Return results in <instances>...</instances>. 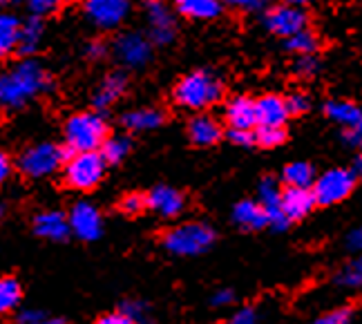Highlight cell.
<instances>
[{
	"label": "cell",
	"mask_w": 362,
	"mask_h": 324,
	"mask_svg": "<svg viewBox=\"0 0 362 324\" xmlns=\"http://www.w3.org/2000/svg\"><path fill=\"white\" fill-rule=\"evenodd\" d=\"M215 244V231L204 221L179 224L163 235V246L177 258H194L202 255Z\"/></svg>",
	"instance_id": "obj_4"
},
{
	"label": "cell",
	"mask_w": 362,
	"mask_h": 324,
	"mask_svg": "<svg viewBox=\"0 0 362 324\" xmlns=\"http://www.w3.org/2000/svg\"><path fill=\"white\" fill-rule=\"evenodd\" d=\"M105 161L99 152H74L63 163V179L72 190H92L103 181Z\"/></svg>",
	"instance_id": "obj_5"
},
{
	"label": "cell",
	"mask_w": 362,
	"mask_h": 324,
	"mask_svg": "<svg viewBox=\"0 0 362 324\" xmlns=\"http://www.w3.org/2000/svg\"><path fill=\"white\" fill-rule=\"evenodd\" d=\"M358 175L362 177V154H360V157H358Z\"/></svg>",
	"instance_id": "obj_51"
},
{
	"label": "cell",
	"mask_w": 362,
	"mask_h": 324,
	"mask_svg": "<svg viewBox=\"0 0 362 324\" xmlns=\"http://www.w3.org/2000/svg\"><path fill=\"white\" fill-rule=\"evenodd\" d=\"M356 188V173L349 168H331L325 175L315 177L311 192L317 206H333L349 197Z\"/></svg>",
	"instance_id": "obj_6"
},
{
	"label": "cell",
	"mask_w": 362,
	"mask_h": 324,
	"mask_svg": "<svg viewBox=\"0 0 362 324\" xmlns=\"http://www.w3.org/2000/svg\"><path fill=\"white\" fill-rule=\"evenodd\" d=\"M284 5H296V7H304L306 3H311V0H282Z\"/></svg>",
	"instance_id": "obj_49"
},
{
	"label": "cell",
	"mask_w": 362,
	"mask_h": 324,
	"mask_svg": "<svg viewBox=\"0 0 362 324\" xmlns=\"http://www.w3.org/2000/svg\"><path fill=\"white\" fill-rule=\"evenodd\" d=\"M61 0H27V7L34 13V16L43 18V16H49V13L59 7Z\"/></svg>",
	"instance_id": "obj_38"
},
{
	"label": "cell",
	"mask_w": 362,
	"mask_h": 324,
	"mask_svg": "<svg viewBox=\"0 0 362 324\" xmlns=\"http://www.w3.org/2000/svg\"><path fill=\"white\" fill-rule=\"evenodd\" d=\"M3 215H5V206L0 204V219H3Z\"/></svg>",
	"instance_id": "obj_52"
},
{
	"label": "cell",
	"mask_w": 362,
	"mask_h": 324,
	"mask_svg": "<svg viewBox=\"0 0 362 324\" xmlns=\"http://www.w3.org/2000/svg\"><path fill=\"white\" fill-rule=\"evenodd\" d=\"M144 208H148V204H146V195L141 192H130L121 199V210L125 215H139L144 213Z\"/></svg>",
	"instance_id": "obj_36"
},
{
	"label": "cell",
	"mask_w": 362,
	"mask_h": 324,
	"mask_svg": "<svg viewBox=\"0 0 362 324\" xmlns=\"http://www.w3.org/2000/svg\"><path fill=\"white\" fill-rule=\"evenodd\" d=\"M336 284L342 289H362V255L342 266L336 273Z\"/></svg>",
	"instance_id": "obj_29"
},
{
	"label": "cell",
	"mask_w": 362,
	"mask_h": 324,
	"mask_svg": "<svg viewBox=\"0 0 362 324\" xmlns=\"http://www.w3.org/2000/svg\"><path fill=\"white\" fill-rule=\"evenodd\" d=\"M130 152V141L125 139V137H110L103 141V146H101V157L105 163H119L125 159V154Z\"/></svg>",
	"instance_id": "obj_30"
},
{
	"label": "cell",
	"mask_w": 362,
	"mask_h": 324,
	"mask_svg": "<svg viewBox=\"0 0 362 324\" xmlns=\"http://www.w3.org/2000/svg\"><path fill=\"white\" fill-rule=\"evenodd\" d=\"M18 3H21V0H0V7H13Z\"/></svg>",
	"instance_id": "obj_50"
},
{
	"label": "cell",
	"mask_w": 362,
	"mask_h": 324,
	"mask_svg": "<svg viewBox=\"0 0 362 324\" xmlns=\"http://www.w3.org/2000/svg\"><path fill=\"white\" fill-rule=\"evenodd\" d=\"M286 139L284 128H255V144L262 148H277Z\"/></svg>",
	"instance_id": "obj_32"
},
{
	"label": "cell",
	"mask_w": 362,
	"mask_h": 324,
	"mask_svg": "<svg viewBox=\"0 0 362 324\" xmlns=\"http://www.w3.org/2000/svg\"><path fill=\"white\" fill-rule=\"evenodd\" d=\"M69 231H72L83 242H94V239L101 237L103 231V219L99 208L90 202H78L69 210Z\"/></svg>",
	"instance_id": "obj_13"
},
{
	"label": "cell",
	"mask_w": 362,
	"mask_h": 324,
	"mask_svg": "<svg viewBox=\"0 0 362 324\" xmlns=\"http://www.w3.org/2000/svg\"><path fill=\"white\" fill-rule=\"evenodd\" d=\"M264 27L280 38H291L304 30H309V16H306L304 7L282 3L264 13Z\"/></svg>",
	"instance_id": "obj_8"
},
{
	"label": "cell",
	"mask_w": 362,
	"mask_h": 324,
	"mask_svg": "<svg viewBox=\"0 0 362 324\" xmlns=\"http://www.w3.org/2000/svg\"><path fill=\"white\" fill-rule=\"evenodd\" d=\"M233 221L244 231H262L269 226L267 213H264L262 204L255 199H242L240 204H235Z\"/></svg>",
	"instance_id": "obj_19"
},
{
	"label": "cell",
	"mask_w": 362,
	"mask_h": 324,
	"mask_svg": "<svg viewBox=\"0 0 362 324\" xmlns=\"http://www.w3.org/2000/svg\"><path fill=\"white\" fill-rule=\"evenodd\" d=\"M63 3H81V0H63Z\"/></svg>",
	"instance_id": "obj_53"
},
{
	"label": "cell",
	"mask_w": 362,
	"mask_h": 324,
	"mask_svg": "<svg viewBox=\"0 0 362 324\" xmlns=\"http://www.w3.org/2000/svg\"><path fill=\"white\" fill-rule=\"evenodd\" d=\"M257 202L262 204L264 213H267L269 226L273 231H286L291 226V221L286 219L282 210V186L277 184V179L264 177L257 186Z\"/></svg>",
	"instance_id": "obj_12"
},
{
	"label": "cell",
	"mask_w": 362,
	"mask_h": 324,
	"mask_svg": "<svg viewBox=\"0 0 362 324\" xmlns=\"http://www.w3.org/2000/svg\"><path fill=\"white\" fill-rule=\"evenodd\" d=\"M121 311L125 316H130L134 322H139V320L144 318V313H146V304H141V302H125Z\"/></svg>",
	"instance_id": "obj_45"
},
{
	"label": "cell",
	"mask_w": 362,
	"mask_h": 324,
	"mask_svg": "<svg viewBox=\"0 0 362 324\" xmlns=\"http://www.w3.org/2000/svg\"><path fill=\"white\" fill-rule=\"evenodd\" d=\"M65 146L69 152H96L107 139V125L96 112H81L65 123Z\"/></svg>",
	"instance_id": "obj_3"
},
{
	"label": "cell",
	"mask_w": 362,
	"mask_h": 324,
	"mask_svg": "<svg viewBox=\"0 0 362 324\" xmlns=\"http://www.w3.org/2000/svg\"><path fill=\"white\" fill-rule=\"evenodd\" d=\"M23 300V289L18 279L13 277H0V313L13 311Z\"/></svg>",
	"instance_id": "obj_28"
},
{
	"label": "cell",
	"mask_w": 362,
	"mask_h": 324,
	"mask_svg": "<svg viewBox=\"0 0 362 324\" xmlns=\"http://www.w3.org/2000/svg\"><path fill=\"white\" fill-rule=\"evenodd\" d=\"M69 154L72 152L63 150L61 146L38 144V146H32L23 152L18 166L27 177L40 179V177H49L57 173L59 168H63V163L69 159Z\"/></svg>",
	"instance_id": "obj_7"
},
{
	"label": "cell",
	"mask_w": 362,
	"mask_h": 324,
	"mask_svg": "<svg viewBox=\"0 0 362 324\" xmlns=\"http://www.w3.org/2000/svg\"><path fill=\"white\" fill-rule=\"evenodd\" d=\"M34 231L43 239L63 242L69 237V219L61 210H43L34 217Z\"/></svg>",
	"instance_id": "obj_18"
},
{
	"label": "cell",
	"mask_w": 362,
	"mask_h": 324,
	"mask_svg": "<svg viewBox=\"0 0 362 324\" xmlns=\"http://www.w3.org/2000/svg\"><path fill=\"white\" fill-rule=\"evenodd\" d=\"M354 316V308L351 306H340V308H333V311L325 313L315 318L311 324H349Z\"/></svg>",
	"instance_id": "obj_34"
},
{
	"label": "cell",
	"mask_w": 362,
	"mask_h": 324,
	"mask_svg": "<svg viewBox=\"0 0 362 324\" xmlns=\"http://www.w3.org/2000/svg\"><path fill=\"white\" fill-rule=\"evenodd\" d=\"M125 88H128V76H125L123 72L107 74L99 83V88L94 90V105L99 108V110L115 105L121 98V94L125 92Z\"/></svg>",
	"instance_id": "obj_20"
},
{
	"label": "cell",
	"mask_w": 362,
	"mask_h": 324,
	"mask_svg": "<svg viewBox=\"0 0 362 324\" xmlns=\"http://www.w3.org/2000/svg\"><path fill=\"white\" fill-rule=\"evenodd\" d=\"M163 112L157 108H139L132 110L128 115H123V125L130 132H148V130H157L163 123Z\"/></svg>",
	"instance_id": "obj_23"
},
{
	"label": "cell",
	"mask_w": 362,
	"mask_h": 324,
	"mask_svg": "<svg viewBox=\"0 0 362 324\" xmlns=\"http://www.w3.org/2000/svg\"><path fill=\"white\" fill-rule=\"evenodd\" d=\"M221 96H224L221 81L213 72H206V69H197V72L186 74L173 90V98L179 108L197 110V112L213 108L215 103L221 101Z\"/></svg>",
	"instance_id": "obj_2"
},
{
	"label": "cell",
	"mask_w": 362,
	"mask_h": 324,
	"mask_svg": "<svg viewBox=\"0 0 362 324\" xmlns=\"http://www.w3.org/2000/svg\"><path fill=\"white\" fill-rule=\"evenodd\" d=\"M94 324H136L130 316H125L123 311H115V313H105L96 320Z\"/></svg>",
	"instance_id": "obj_43"
},
{
	"label": "cell",
	"mask_w": 362,
	"mask_h": 324,
	"mask_svg": "<svg viewBox=\"0 0 362 324\" xmlns=\"http://www.w3.org/2000/svg\"><path fill=\"white\" fill-rule=\"evenodd\" d=\"M115 56L123 67H144L152 59V43L144 34L125 32L115 40Z\"/></svg>",
	"instance_id": "obj_11"
},
{
	"label": "cell",
	"mask_w": 362,
	"mask_h": 324,
	"mask_svg": "<svg viewBox=\"0 0 362 324\" xmlns=\"http://www.w3.org/2000/svg\"><path fill=\"white\" fill-rule=\"evenodd\" d=\"M9 175H11V161L7 154L0 152V184H5Z\"/></svg>",
	"instance_id": "obj_48"
},
{
	"label": "cell",
	"mask_w": 362,
	"mask_h": 324,
	"mask_svg": "<svg viewBox=\"0 0 362 324\" xmlns=\"http://www.w3.org/2000/svg\"><path fill=\"white\" fill-rule=\"evenodd\" d=\"M43 34H45V25L38 16H32L30 21L21 23V32H18V52L23 56L36 54V50L43 43Z\"/></svg>",
	"instance_id": "obj_25"
},
{
	"label": "cell",
	"mask_w": 362,
	"mask_h": 324,
	"mask_svg": "<svg viewBox=\"0 0 362 324\" xmlns=\"http://www.w3.org/2000/svg\"><path fill=\"white\" fill-rule=\"evenodd\" d=\"M18 324H65V320L52 318L43 311H36V308H25L18 316Z\"/></svg>",
	"instance_id": "obj_35"
},
{
	"label": "cell",
	"mask_w": 362,
	"mask_h": 324,
	"mask_svg": "<svg viewBox=\"0 0 362 324\" xmlns=\"http://www.w3.org/2000/svg\"><path fill=\"white\" fill-rule=\"evenodd\" d=\"M146 204L161 217H177L184 213L186 197L170 186H157L146 195Z\"/></svg>",
	"instance_id": "obj_16"
},
{
	"label": "cell",
	"mask_w": 362,
	"mask_h": 324,
	"mask_svg": "<svg viewBox=\"0 0 362 324\" xmlns=\"http://www.w3.org/2000/svg\"><path fill=\"white\" fill-rule=\"evenodd\" d=\"M88 56H90V59H94V61H99V59H103V56H105V52H107V47L101 43V40H92V43L88 45Z\"/></svg>",
	"instance_id": "obj_47"
},
{
	"label": "cell",
	"mask_w": 362,
	"mask_h": 324,
	"mask_svg": "<svg viewBox=\"0 0 362 324\" xmlns=\"http://www.w3.org/2000/svg\"><path fill=\"white\" fill-rule=\"evenodd\" d=\"M325 115L333 123L342 125L344 130L354 128L356 123L362 121V110L356 103H351V101H342V98H333V101H329L325 105Z\"/></svg>",
	"instance_id": "obj_24"
},
{
	"label": "cell",
	"mask_w": 362,
	"mask_h": 324,
	"mask_svg": "<svg viewBox=\"0 0 362 324\" xmlns=\"http://www.w3.org/2000/svg\"><path fill=\"white\" fill-rule=\"evenodd\" d=\"M320 47V40L311 30H304L296 36L286 38V50L293 52L296 56H304V54H315Z\"/></svg>",
	"instance_id": "obj_31"
},
{
	"label": "cell",
	"mask_w": 362,
	"mask_h": 324,
	"mask_svg": "<svg viewBox=\"0 0 362 324\" xmlns=\"http://www.w3.org/2000/svg\"><path fill=\"white\" fill-rule=\"evenodd\" d=\"M315 206L311 188H282V210L291 224L304 219Z\"/></svg>",
	"instance_id": "obj_17"
},
{
	"label": "cell",
	"mask_w": 362,
	"mask_h": 324,
	"mask_svg": "<svg viewBox=\"0 0 362 324\" xmlns=\"http://www.w3.org/2000/svg\"><path fill=\"white\" fill-rule=\"evenodd\" d=\"M228 139L235 146H253L255 130H228Z\"/></svg>",
	"instance_id": "obj_41"
},
{
	"label": "cell",
	"mask_w": 362,
	"mask_h": 324,
	"mask_svg": "<svg viewBox=\"0 0 362 324\" xmlns=\"http://www.w3.org/2000/svg\"><path fill=\"white\" fill-rule=\"evenodd\" d=\"M188 137L194 146H215L221 139V125L208 115H197L190 123H188Z\"/></svg>",
	"instance_id": "obj_21"
},
{
	"label": "cell",
	"mask_w": 362,
	"mask_h": 324,
	"mask_svg": "<svg viewBox=\"0 0 362 324\" xmlns=\"http://www.w3.org/2000/svg\"><path fill=\"white\" fill-rule=\"evenodd\" d=\"M320 69V61L315 59L313 54H304V56H296V63H293V72L300 79H313Z\"/></svg>",
	"instance_id": "obj_33"
},
{
	"label": "cell",
	"mask_w": 362,
	"mask_h": 324,
	"mask_svg": "<svg viewBox=\"0 0 362 324\" xmlns=\"http://www.w3.org/2000/svg\"><path fill=\"white\" fill-rule=\"evenodd\" d=\"M224 119L228 123V130H255V101L244 94H238L226 101Z\"/></svg>",
	"instance_id": "obj_15"
},
{
	"label": "cell",
	"mask_w": 362,
	"mask_h": 324,
	"mask_svg": "<svg viewBox=\"0 0 362 324\" xmlns=\"http://www.w3.org/2000/svg\"><path fill=\"white\" fill-rule=\"evenodd\" d=\"M224 5L242 9V11H259L264 7H269L271 0H221Z\"/></svg>",
	"instance_id": "obj_39"
},
{
	"label": "cell",
	"mask_w": 362,
	"mask_h": 324,
	"mask_svg": "<svg viewBox=\"0 0 362 324\" xmlns=\"http://www.w3.org/2000/svg\"><path fill=\"white\" fill-rule=\"evenodd\" d=\"M21 23L9 11H0V59H7L11 52L18 50Z\"/></svg>",
	"instance_id": "obj_26"
},
{
	"label": "cell",
	"mask_w": 362,
	"mask_h": 324,
	"mask_svg": "<svg viewBox=\"0 0 362 324\" xmlns=\"http://www.w3.org/2000/svg\"><path fill=\"white\" fill-rule=\"evenodd\" d=\"M286 98L277 94H264L255 101V121L257 128H284L288 121Z\"/></svg>",
	"instance_id": "obj_14"
},
{
	"label": "cell",
	"mask_w": 362,
	"mask_h": 324,
	"mask_svg": "<svg viewBox=\"0 0 362 324\" xmlns=\"http://www.w3.org/2000/svg\"><path fill=\"white\" fill-rule=\"evenodd\" d=\"M346 248L354 253H362V226L354 228L349 235H346Z\"/></svg>",
	"instance_id": "obj_46"
},
{
	"label": "cell",
	"mask_w": 362,
	"mask_h": 324,
	"mask_svg": "<svg viewBox=\"0 0 362 324\" xmlns=\"http://www.w3.org/2000/svg\"><path fill=\"white\" fill-rule=\"evenodd\" d=\"M144 11L148 21L150 40L157 45H168L177 34V23L170 7L163 0H144Z\"/></svg>",
	"instance_id": "obj_9"
},
{
	"label": "cell",
	"mask_w": 362,
	"mask_h": 324,
	"mask_svg": "<svg viewBox=\"0 0 362 324\" xmlns=\"http://www.w3.org/2000/svg\"><path fill=\"white\" fill-rule=\"evenodd\" d=\"M130 0H86V13L99 30H117L130 16Z\"/></svg>",
	"instance_id": "obj_10"
},
{
	"label": "cell",
	"mask_w": 362,
	"mask_h": 324,
	"mask_svg": "<svg viewBox=\"0 0 362 324\" xmlns=\"http://www.w3.org/2000/svg\"><path fill=\"white\" fill-rule=\"evenodd\" d=\"M49 88V76L38 61L25 59L0 74V105L21 108Z\"/></svg>",
	"instance_id": "obj_1"
},
{
	"label": "cell",
	"mask_w": 362,
	"mask_h": 324,
	"mask_svg": "<svg viewBox=\"0 0 362 324\" xmlns=\"http://www.w3.org/2000/svg\"><path fill=\"white\" fill-rule=\"evenodd\" d=\"M286 108H288L291 117H298V115H304V112H309L311 101L304 92H293V94L286 96Z\"/></svg>",
	"instance_id": "obj_37"
},
{
	"label": "cell",
	"mask_w": 362,
	"mask_h": 324,
	"mask_svg": "<svg viewBox=\"0 0 362 324\" xmlns=\"http://www.w3.org/2000/svg\"><path fill=\"white\" fill-rule=\"evenodd\" d=\"M284 188H311L315 181V170L306 161H293L282 170Z\"/></svg>",
	"instance_id": "obj_27"
},
{
	"label": "cell",
	"mask_w": 362,
	"mask_h": 324,
	"mask_svg": "<svg viewBox=\"0 0 362 324\" xmlns=\"http://www.w3.org/2000/svg\"><path fill=\"white\" fill-rule=\"evenodd\" d=\"M235 298H238V295H235L233 289H219L211 298V304L217 306V308H224V306H230L235 302Z\"/></svg>",
	"instance_id": "obj_42"
},
{
	"label": "cell",
	"mask_w": 362,
	"mask_h": 324,
	"mask_svg": "<svg viewBox=\"0 0 362 324\" xmlns=\"http://www.w3.org/2000/svg\"><path fill=\"white\" fill-rule=\"evenodd\" d=\"M221 0H175V9L190 21H213L221 13Z\"/></svg>",
	"instance_id": "obj_22"
},
{
	"label": "cell",
	"mask_w": 362,
	"mask_h": 324,
	"mask_svg": "<svg viewBox=\"0 0 362 324\" xmlns=\"http://www.w3.org/2000/svg\"><path fill=\"white\" fill-rule=\"evenodd\" d=\"M228 324H259V318H257V311H255V308L246 306V308H240V311L230 318Z\"/></svg>",
	"instance_id": "obj_40"
},
{
	"label": "cell",
	"mask_w": 362,
	"mask_h": 324,
	"mask_svg": "<svg viewBox=\"0 0 362 324\" xmlns=\"http://www.w3.org/2000/svg\"><path fill=\"white\" fill-rule=\"evenodd\" d=\"M344 141H346V146H351V148L362 146V121L356 123L354 128L344 130Z\"/></svg>",
	"instance_id": "obj_44"
}]
</instances>
